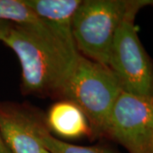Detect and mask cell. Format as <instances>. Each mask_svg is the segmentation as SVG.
Returning <instances> with one entry per match:
<instances>
[{"instance_id": "4fadbf2b", "label": "cell", "mask_w": 153, "mask_h": 153, "mask_svg": "<svg viewBox=\"0 0 153 153\" xmlns=\"http://www.w3.org/2000/svg\"><path fill=\"white\" fill-rule=\"evenodd\" d=\"M44 153H49V152H48L47 151H45V152H44Z\"/></svg>"}, {"instance_id": "277c9868", "label": "cell", "mask_w": 153, "mask_h": 153, "mask_svg": "<svg viewBox=\"0 0 153 153\" xmlns=\"http://www.w3.org/2000/svg\"><path fill=\"white\" fill-rule=\"evenodd\" d=\"M137 14H129L117 29L108 66L123 92L153 98V62L138 36L134 25Z\"/></svg>"}, {"instance_id": "6da1fadb", "label": "cell", "mask_w": 153, "mask_h": 153, "mask_svg": "<svg viewBox=\"0 0 153 153\" xmlns=\"http://www.w3.org/2000/svg\"><path fill=\"white\" fill-rule=\"evenodd\" d=\"M2 42L20 61L24 94H58L79 54L44 22L38 26L12 24Z\"/></svg>"}, {"instance_id": "30bf717a", "label": "cell", "mask_w": 153, "mask_h": 153, "mask_svg": "<svg viewBox=\"0 0 153 153\" xmlns=\"http://www.w3.org/2000/svg\"><path fill=\"white\" fill-rule=\"evenodd\" d=\"M0 21L25 26H38L44 22L24 0H0Z\"/></svg>"}, {"instance_id": "52a82bcc", "label": "cell", "mask_w": 153, "mask_h": 153, "mask_svg": "<svg viewBox=\"0 0 153 153\" xmlns=\"http://www.w3.org/2000/svg\"><path fill=\"white\" fill-rule=\"evenodd\" d=\"M33 13L63 41L75 46L72 21L82 0H24Z\"/></svg>"}, {"instance_id": "ba28073f", "label": "cell", "mask_w": 153, "mask_h": 153, "mask_svg": "<svg viewBox=\"0 0 153 153\" xmlns=\"http://www.w3.org/2000/svg\"><path fill=\"white\" fill-rule=\"evenodd\" d=\"M45 124L49 131L66 140L92 135L86 116L77 105L67 100L58 101L49 108Z\"/></svg>"}, {"instance_id": "8fae6325", "label": "cell", "mask_w": 153, "mask_h": 153, "mask_svg": "<svg viewBox=\"0 0 153 153\" xmlns=\"http://www.w3.org/2000/svg\"><path fill=\"white\" fill-rule=\"evenodd\" d=\"M12 27V23L0 21V41H3Z\"/></svg>"}, {"instance_id": "7a4b0ae2", "label": "cell", "mask_w": 153, "mask_h": 153, "mask_svg": "<svg viewBox=\"0 0 153 153\" xmlns=\"http://www.w3.org/2000/svg\"><path fill=\"white\" fill-rule=\"evenodd\" d=\"M153 5L152 0H83L72 21V36L79 54L108 66L114 37L129 14Z\"/></svg>"}, {"instance_id": "8992f818", "label": "cell", "mask_w": 153, "mask_h": 153, "mask_svg": "<svg viewBox=\"0 0 153 153\" xmlns=\"http://www.w3.org/2000/svg\"><path fill=\"white\" fill-rule=\"evenodd\" d=\"M36 114L21 105L0 102V135L10 153H44L35 134Z\"/></svg>"}, {"instance_id": "5b68a950", "label": "cell", "mask_w": 153, "mask_h": 153, "mask_svg": "<svg viewBox=\"0 0 153 153\" xmlns=\"http://www.w3.org/2000/svg\"><path fill=\"white\" fill-rule=\"evenodd\" d=\"M104 135L122 145L128 153H153V98L122 91Z\"/></svg>"}, {"instance_id": "5bb4252c", "label": "cell", "mask_w": 153, "mask_h": 153, "mask_svg": "<svg viewBox=\"0 0 153 153\" xmlns=\"http://www.w3.org/2000/svg\"><path fill=\"white\" fill-rule=\"evenodd\" d=\"M152 150H153V139H152Z\"/></svg>"}, {"instance_id": "9c48e42d", "label": "cell", "mask_w": 153, "mask_h": 153, "mask_svg": "<svg viewBox=\"0 0 153 153\" xmlns=\"http://www.w3.org/2000/svg\"><path fill=\"white\" fill-rule=\"evenodd\" d=\"M34 128L39 142L49 153H118L114 149L106 146H81L59 140L50 133L45 123L37 115L34 122Z\"/></svg>"}, {"instance_id": "7c38bea8", "label": "cell", "mask_w": 153, "mask_h": 153, "mask_svg": "<svg viewBox=\"0 0 153 153\" xmlns=\"http://www.w3.org/2000/svg\"><path fill=\"white\" fill-rule=\"evenodd\" d=\"M0 153H10V152L9 151V149L7 148L4 142L1 135H0Z\"/></svg>"}, {"instance_id": "3957f363", "label": "cell", "mask_w": 153, "mask_h": 153, "mask_svg": "<svg viewBox=\"0 0 153 153\" xmlns=\"http://www.w3.org/2000/svg\"><path fill=\"white\" fill-rule=\"evenodd\" d=\"M122 91L109 66L78 54L58 95L82 110L92 134L104 135L111 111Z\"/></svg>"}]
</instances>
